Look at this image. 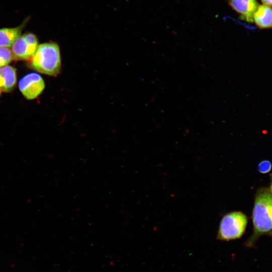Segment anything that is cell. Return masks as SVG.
I'll return each mask as SVG.
<instances>
[{
  "mask_svg": "<svg viewBox=\"0 0 272 272\" xmlns=\"http://www.w3.org/2000/svg\"><path fill=\"white\" fill-rule=\"evenodd\" d=\"M253 233L245 243L252 246L262 235H272V194L267 188L259 189L255 195L252 213Z\"/></svg>",
  "mask_w": 272,
  "mask_h": 272,
  "instance_id": "obj_1",
  "label": "cell"
},
{
  "mask_svg": "<svg viewBox=\"0 0 272 272\" xmlns=\"http://www.w3.org/2000/svg\"><path fill=\"white\" fill-rule=\"evenodd\" d=\"M28 61L29 66L36 72L55 76L59 73L61 67L59 47L52 42L41 44Z\"/></svg>",
  "mask_w": 272,
  "mask_h": 272,
  "instance_id": "obj_2",
  "label": "cell"
},
{
  "mask_svg": "<svg viewBox=\"0 0 272 272\" xmlns=\"http://www.w3.org/2000/svg\"><path fill=\"white\" fill-rule=\"evenodd\" d=\"M247 223L245 214L239 211L225 214L219 223L216 238L229 241L240 238L244 234Z\"/></svg>",
  "mask_w": 272,
  "mask_h": 272,
  "instance_id": "obj_3",
  "label": "cell"
},
{
  "mask_svg": "<svg viewBox=\"0 0 272 272\" xmlns=\"http://www.w3.org/2000/svg\"><path fill=\"white\" fill-rule=\"evenodd\" d=\"M38 45L37 37L34 34L27 32L22 34L11 46L14 59L29 60Z\"/></svg>",
  "mask_w": 272,
  "mask_h": 272,
  "instance_id": "obj_4",
  "label": "cell"
},
{
  "mask_svg": "<svg viewBox=\"0 0 272 272\" xmlns=\"http://www.w3.org/2000/svg\"><path fill=\"white\" fill-rule=\"evenodd\" d=\"M45 83L38 74L31 73L23 77L19 82V89L26 99L32 100L37 97L43 91Z\"/></svg>",
  "mask_w": 272,
  "mask_h": 272,
  "instance_id": "obj_5",
  "label": "cell"
},
{
  "mask_svg": "<svg viewBox=\"0 0 272 272\" xmlns=\"http://www.w3.org/2000/svg\"><path fill=\"white\" fill-rule=\"evenodd\" d=\"M230 6L248 22L253 21V15L259 5L256 0H227Z\"/></svg>",
  "mask_w": 272,
  "mask_h": 272,
  "instance_id": "obj_6",
  "label": "cell"
},
{
  "mask_svg": "<svg viewBox=\"0 0 272 272\" xmlns=\"http://www.w3.org/2000/svg\"><path fill=\"white\" fill-rule=\"evenodd\" d=\"M28 21L29 18H27L18 26L0 29V47H11L22 35L23 30Z\"/></svg>",
  "mask_w": 272,
  "mask_h": 272,
  "instance_id": "obj_7",
  "label": "cell"
},
{
  "mask_svg": "<svg viewBox=\"0 0 272 272\" xmlns=\"http://www.w3.org/2000/svg\"><path fill=\"white\" fill-rule=\"evenodd\" d=\"M17 82L16 69L7 65L0 67V88L5 92H10L14 89Z\"/></svg>",
  "mask_w": 272,
  "mask_h": 272,
  "instance_id": "obj_8",
  "label": "cell"
},
{
  "mask_svg": "<svg viewBox=\"0 0 272 272\" xmlns=\"http://www.w3.org/2000/svg\"><path fill=\"white\" fill-rule=\"evenodd\" d=\"M253 21L260 29L272 28V8L264 5H259L253 16Z\"/></svg>",
  "mask_w": 272,
  "mask_h": 272,
  "instance_id": "obj_9",
  "label": "cell"
},
{
  "mask_svg": "<svg viewBox=\"0 0 272 272\" xmlns=\"http://www.w3.org/2000/svg\"><path fill=\"white\" fill-rule=\"evenodd\" d=\"M14 59L11 49L0 47V67L8 65Z\"/></svg>",
  "mask_w": 272,
  "mask_h": 272,
  "instance_id": "obj_10",
  "label": "cell"
},
{
  "mask_svg": "<svg viewBox=\"0 0 272 272\" xmlns=\"http://www.w3.org/2000/svg\"><path fill=\"white\" fill-rule=\"evenodd\" d=\"M271 166V163L269 161L264 160L259 163L258 170L261 173H267L270 171Z\"/></svg>",
  "mask_w": 272,
  "mask_h": 272,
  "instance_id": "obj_11",
  "label": "cell"
},
{
  "mask_svg": "<svg viewBox=\"0 0 272 272\" xmlns=\"http://www.w3.org/2000/svg\"><path fill=\"white\" fill-rule=\"evenodd\" d=\"M261 1L263 5L269 7H272V0H261Z\"/></svg>",
  "mask_w": 272,
  "mask_h": 272,
  "instance_id": "obj_12",
  "label": "cell"
},
{
  "mask_svg": "<svg viewBox=\"0 0 272 272\" xmlns=\"http://www.w3.org/2000/svg\"><path fill=\"white\" fill-rule=\"evenodd\" d=\"M270 192L272 194V182L270 185Z\"/></svg>",
  "mask_w": 272,
  "mask_h": 272,
  "instance_id": "obj_13",
  "label": "cell"
},
{
  "mask_svg": "<svg viewBox=\"0 0 272 272\" xmlns=\"http://www.w3.org/2000/svg\"><path fill=\"white\" fill-rule=\"evenodd\" d=\"M1 92H2V90H1V88H0V95H1Z\"/></svg>",
  "mask_w": 272,
  "mask_h": 272,
  "instance_id": "obj_14",
  "label": "cell"
}]
</instances>
